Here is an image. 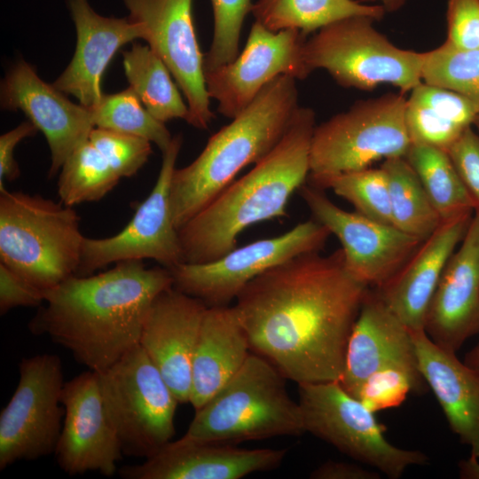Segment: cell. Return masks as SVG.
Instances as JSON below:
<instances>
[{"instance_id":"484cf974","label":"cell","mask_w":479,"mask_h":479,"mask_svg":"<svg viewBox=\"0 0 479 479\" xmlns=\"http://www.w3.org/2000/svg\"><path fill=\"white\" fill-rule=\"evenodd\" d=\"M233 305L208 307L192 361L189 404L200 408L243 366L251 353Z\"/></svg>"},{"instance_id":"52a82bcc","label":"cell","mask_w":479,"mask_h":479,"mask_svg":"<svg viewBox=\"0 0 479 479\" xmlns=\"http://www.w3.org/2000/svg\"><path fill=\"white\" fill-rule=\"evenodd\" d=\"M407 98L388 93L359 101L316 125L310 148L309 185L322 189L330 178L369 168L377 161L404 157L411 144Z\"/></svg>"},{"instance_id":"ba28073f","label":"cell","mask_w":479,"mask_h":479,"mask_svg":"<svg viewBox=\"0 0 479 479\" xmlns=\"http://www.w3.org/2000/svg\"><path fill=\"white\" fill-rule=\"evenodd\" d=\"M373 21L353 16L318 30L302 49L310 72L325 69L340 85L363 90L387 83L404 93L419 85L423 52L398 48L374 28Z\"/></svg>"},{"instance_id":"ffe728a7","label":"cell","mask_w":479,"mask_h":479,"mask_svg":"<svg viewBox=\"0 0 479 479\" xmlns=\"http://www.w3.org/2000/svg\"><path fill=\"white\" fill-rule=\"evenodd\" d=\"M208 306L171 287L152 302L139 345L180 404L189 403L192 361Z\"/></svg>"},{"instance_id":"7bdbcfd3","label":"cell","mask_w":479,"mask_h":479,"mask_svg":"<svg viewBox=\"0 0 479 479\" xmlns=\"http://www.w3.org/2000/svg\"><path fill=\"white\" fill-rule=\"evenodd\" d=\"M380 474L349 462L329 460L310 474L314 479H378Z\"/></svg>"},{"instance_id":"9a60e30c","label":"cell","mask_w":479,"mask_h":479,"mask_svg":"<svg viewBox=\"0 0 479 479\" xmlns=\"http://www.w3.org/2000/svg\"><path fill=\"white\" fill-rule=\"evenodd\" d=\"M129 18L140 24L144 40L161 59L189 109L186 120L200 130L208 128L210 109L200 51L192 19V0H123Z\"/></svg>"},{"instance_id":"f1b7e54d","label":"cell","mask_w":479,"mask_h":479,"mask_svg":"<svg viewBox=\"0 0 479 479\" xmlns=\"http://www.w3.org/2000/svg\"><path fill=\"white\" fill-rule=\"evenodd\" d=\"M122 64L130 87L156 120L163 123L173 119L187 120L188 106L170 71L148 44L134 43L123 52Z\"/></svg>"},{"instance_id":"ee69618b","label":"cell","mask_w":479,"mask_h":479,"mask_svg":"<svg viewBox=\"0 0 479 479\" xmlns=\"http://www.w3.org/2000/svg\"><path fill=\"white\" fill-rule=\"evenodd\" d=\"M478 458L470 455L469 458L459 462V477L463 479H479Z\"/></svg>"},{"instance_id":"3957f363","label":"cell","mask_w":479,"mask_h":479,"mask_svg":"<svg viewBox=\"0 0 479 479\" xmlns=\"http://www.w3.org/2000/svg\"><path fill=\"white\" fill-rule=\"evenodd\" d=\"M315 126L314 111L299 106L277 145L178 230L183 263L215 261L236 247L245 229L286 216L308 178Z\"/></svg>"},{"instance_id":"5bb4252c","label":"cell","mask_w":479,"mask_h":479,"mask_svg":"<svg viewBox=\"0 0 479 479\" xmlns=\"http://www.w3.org/2000/svg\"><path fill=\"white\" fill-rule=\"evenodd\" d=\"M298 191L313 218L339 240L348 271L370 287L391 279L423 242L392 224L342 209L322 189L303 184Z\"/></svg>"},{"instance_id":"74e56055","label":"cell","mask_w":479,"mask_h":479,"mask_svg":"<svg viewBox=\"0 0 479 479\" xmlns=\"http://www.w3.org/2000/svg\"><path fill=\"white\" fill-rule=\"evenodd\" d=\"M424 390L408 373L390 369L367 378L356 398L373 412H378L401 404L411 392Z\"/></svg>"},{"instance_id":"d4e9b609","label":"cell","mask_w":479,"mask_h":479,"mask_svg":"<svg viewBox=\"0 0 479 479\" xmlns=\"http://www.w3.org/2000/svg\"><path fill=\"white\" fill-rule=\"evenodd\" d=\"M419 368L449 426L479 459V375L444 349L424 330L412 332Z\"/></svg>"},{"instance_id":"44dd1931","label":"cell","mask_w":479,"mask_h":479,"mask_svg":"<svg viewBox=\"0 0 479 479\" xmlns=\"http://www.w3.org/2000/svg\"><path fill=\"white\" fill-rule=\"evenodd\" d=\"M287 449H245L184 438L170 441L140 464L124 466V479H240L278 467Z\"/></svg>"},{"instance_id":"7c38bea8","label":"cell","mask_w":479,"mask_h":479,"mask_svg":"<svg viewBox=\"0 0 479 479\" xmlns=\"http://www.w3.org/2000/svg\"><path fill=\"white\" fill-rule=\"evenodd\" d=\"M330 235L326 227L310 219L279 236L235 247L215 261L182 263L169 269L173 287L208 307L228 306L252 279L293 257L320 251Z\"/></svg>"},{"instance_id":"4dcf8cb0","label":"cell","mask_w":479,"mask_h":479,"mask_svg":"<svg viewBox=\"0 0 479 479\" xmlns=\"http://www.w3.org/2000/svg\"><path fill=\"white\" fill-rule=\"evenodd\" d=\"M381 168L388 180L392 225L424 241L442 221L417 174L404 157L386 159Z\"/></svg>"},{"instance_id":"8992f818","label":"cell","mask_w":479,"mask_h":479,"mask_svg":"<svg viewBox=\"0 0 479 479\" xmlns=\"http://www.w3.org/2000/svg\"><path fill=\"white\" fill-rule=\"evenodd\" d=\"M303 433L301 408L287 393L286 377L251 352L240 371L195 410L183 437L238 444Z\"/></svg>"},{"instance_id":"8d00e7d4","label":"cell","mask_w":479,"mask_h":479,"mask_svg":"<svg viewBox=\"0 0 479 479\" xmlns=\"http://www.w3.org/2000/svg\"><path fill=\"white\" fill-rule=\"evenodd\" d=\"M89 139L121 178L136 175L152 153L149 140L112 130L95 127Z\"/></svg>"},{"instance_id":"cb8c5ba5","label":"cell","mask_w":479,"mask_h":479,"mask_svg":"<svg viewBox=\"0 0 479 479\" xmlns=\"http://www.w3.org/2000/svg\"><path fill=\"white\" fill-rule=\"evenodd\" d=\"M472 217L470 213L442 222L391 279L374 288L411 332L424 330L443 271L463 240Z\"/></svg>"},{"instance_id":"5b68a950","label":"cell","mask_w":479,"mask_h":479,"mask_svg":"<svg viewBox=\"0 0 479 479\" xmlns=\"http://www.w3.org/2000/svg\"><path fill=\"white\" fill-rule=\"evenodd\" d=\"M84 236L74 207L0 186V263L43 292L76 275Z\"/></svg>"},{"instance_id":"83f0119b","label":"cell","mask_w":479,"mask_h":479,"mask_svg":"<svg viewBox=\"0 0 479 479\" xmlns=\"http://www.w3.org/2000/svg\"><path fill=\"white\" fill-rule=\"evenodd\" d=\"M251 13L255 21L278 32L298 29L306 36L338 20L367 16L381 20L386 11L381 4L367 5L356 0H256Z\"/></svg>"},{"instance_id":"30bf717a","label":"cell","mask_w":479,"mask_h":479,"mask_svg":"<svg viewBox=\"0 0 479 479\" xmlns=\"http://www.w3.org/2000/svg\"><path fill=\"white\" fill-rule=\"evenodd\" d=\"M298 394L305 432L351 459L393 479L411 466L428 463L424 452L389 443L374 412L349 394L339 381L298 384Z\"/></svg>"},{"instance_id":"836d02e7","label":"cell","mask_w":479,"mask_h":479,"mask_svg":"<svg viewBox=\"0 0 479 479\" xmlns=\"http://www.w3.org/2000/svg\"><path fill=\"white\" fill-rule=\"evenodd\" d=\"M421 79L479 100V48L461 49L445 41L423 52Z\"/></svg>"},{"instance_id":"9c48e42d","label":"cell","mask_w":479,"mask_h":479,"mask_svg":"<svg viewBox=\"0 0 479 479\" xmlns=\"http://www.w3.org/2000/svg\"><path fill=\"white\" fill-rule=\"evenodd\" d=\"M98 375L123 455L146 459L172 440L180 403L140 345Z\"/></svg>"},{"instance_id":"f546056e","label":"cell","mask_w":479,"mask_h":479,"mask_svg":"<svg viewBox=\"0 0 479 479\" xmlns=\"http://www.w3.org/2000/svg\"><path fill=\"white\" fill-rule=\"evenodd\" d=\"M404 158L442 222L473 213L469 195L445 150L412 143Z\"/></svg>"},{"instance_id":"bcb514c9","label":"cell","mask_w":479,"mask_h":479,"mask_svg":"<svg viewBox=\"0 0 479 479\" xmlns=\"http://www.w3.org/2000/svg\"><path fill=\"white\" fill-rule=\"evenodd\" d=\"M387 12H397L401 9L406 0H376Z\"/></svg>"},{"instance_id":"7a4b0ae2","label":"cell","mask_w":479,"mask_h":479,"mask_svg":"<svg viewBox=\"0 0 479 479\" xmlns=\"http://www.w3.org/2000/svg\"><path fill=\"white\" fill-rule=\"evenodd\" d=\"M171 287L169 269L146 268L141 260L119 262L98 274L74 275L43 292L45 305L28 329L100 373L139 345L152 302Z\"/></svg>"},{"instance_id":"d6a6232c","label":"cell","mask_w":479,"mask_h":479,"mask_svg":"<svg viewBox=\"0 0 479 479\" xmlns=\"http://www.w3.org/2000/svg\"><path fill=\"white\" fill-rule=\"evenodd\" d=\"M95 127L141 137L155 144L163 153L173 137L165 123L156 120L129 87L114 94H104L89 107Z\"/></svg>"},{"instance_id":"277c9868","label":"cell","mask_w":479,"mask_h":479,"mask_svg":"<svg viewBox=\"0 0 479 479\" xmlns=\"http://www.w3.org/2000/svg\"><path fill=\"white\" fill-rule=\"evenodd\" d=\"M296 79L271 81L232 121L212 135L199 156L173 171L170 203L177 231L279 142L299 107Z\"/></svg>"},{"instance_id":"f35d334b","label":"cell","mask_w":479,"mask_h":479,"mask_svg":"<svg viewBox=\"0 0 479 479\" xmlns=\"http://www.w3.org/2000/svg\"><path fill=\"white\" fill-rule=\"evenodd\" d=\"M447 153L479 213V135L471 127L449 147Z\"/></svg>"},{"instance_id":"d6986e66","label":"cell","mask_w":479,"mask_h":479,"mask_svg":"<svg viewBox=\"0 0 479 479\" xmlns=\"http://www.w3.org/2000/svg\"><path fill=\"white\" fill-rule=\"evenodd\" d=\"M390 369L408 373L423 389L428 386L419 368L412 332L371 287L350 333L339 383L356 397L367 378Z\"/></svg>"},{"instance_id":"ac0fdd59","label":"cell","mask_w":479,"mask_h":479,"mask_svg":"<svg viewBox=\"0 0 479 479\" xmlns=\"http://www.w3.org/2000/svg\"><path fill=\"white\" fill-rule=\"evenodd\" d=\"M35 68L20 59L1 82V107L22 111L44 135L51 151L49 177L61 169L70 153L95 128L89 107L75 104Z\"/></svg>"},{"instance_id":"603a6c76","label":"cell","mask_w":479,"mask_h":479,"mask_svg":"<svg viewBox=\"0 0 479 479\" xmlns=\"http://www.w3.org/2000/svg\"><path fill=\"white\" fill-rule=\"evenodd\" d=\"M67 3L76 30V47L70 63L51 84L90 107L104 95L101 77L113 56L122 45L144 39V29L129 17L99 15L88 0Z\"/></svg>"},{"instance_id":"f6af8a7d","label":"cell","mask_w":479,"mask_h":479,"mask_svg":"<svg viewBox=\"0 0 479 479\" xmlns=\"http://www.w3.org/2000/svg\"><path fill=\"white\" fill-rule=\"evenodd\" d=\"M463 362L479 375V343L466 354Z\"/></svg>"},{"instance_id":"b9f144b4","label":"cell","mask_w":479,"mask_h":479,"mask_svg":"<svg viewBox=\"0 0 479 479\" xmlns=\"http://www.w3.org/2000/svg\"><path fill=\"white\" fill-rule=\"evenodd\" d=\"M38 129L29 121L24 122L0 137V186L5 180L20 177L19 165L14 159V149L24 138L36 134Z\"/></svg>"},{"instance_id":"8fae6325","label":"cell","mask_w":479,"mask_h":479,"mask_svg":"<svg viewBox=\"0 0 479 479\" xmlns=\"http://www.w3.org/2000/svg\"><path fill=\"white\" fill-rule=\"evenodd\" d=\"M13 395L0 413V470L54 454L61 433L65 385L56 354L24 357Z\"/></svg>"},{"instance_id":"d590c367","label":"cell","mask_w":479,"mask_h":479,"mask_svg":"<svg viewBox=\"0 0 479 479\" xmlns=\"http://www.w3.org/2000/svg\"><path fill=\"white\" fill-rule=\"evenodd\" d=\"M214 33L208 51L204 54V72L233 61L239 55L241 28L251 12V0H211Z\"/></svg>"},{"instance_id":"2e32d148","label":"cell","mask_w":479,"mask_h":479,"mask_svg":"<svg viewBox=\"0 0 479 479\" xmlns=\"http://www.w3.org/2000/svg\"><path fill=\"white\" fill-rule=\"evenodd\" d=\"M306 37L298 29L273 32L255 21L237 58L204 72L208 96L217 101L218 113L233 119L279 75L306 78L311 73L302 54Z\"/></svg>"},{"instance_id":"e575fe53","label":"cell","mask_w":479,"mask_h":479,"mask_svg":"<svg viewBox=\"0 0 479 479\" xmlns=\"http://www.w3.org/2000/svg\"><path fill=\"white\" fill-rule=\"evenodd\" d=\"M324 189L333 190L348 200L357 212L392 224L388 180L381 168H366L335 176L324 184Z\"/></svg>"},{"instance_id":"60d3db41","label":"cell","mask_w":479,"mask_h":479,"mask_svg":"<svg viewBox=\"0 0 479 479\" xmlns=\"http://www.w3.org/2000/svg\"><path fill=\"white\" fill-rule=\"evenodd\" d=\"M44 302L43 292L0 263V314L17 307H36Z\"/></svg>"},{"instance_id":"ab89813d","label":"cell","mask_w":479,"mask_h":479,"mask_svg":"<svg viewBox=\"0 0 479 479\" xmlns=\"http://www.w3.org/2000/svg\"><path fill=\"white\" fill-rule=\"evenodd\" d=\"M446 42L461 49L479 48V0H448Z\"/></svg>"},{"instance_id":"1f68e13d","label":"cell","mask_w":479,"mask_h":479,"mask_svg":"<svg viewBox=\"0 0 479 479\" xmlns=\"http://www.w3.org/2000/svg\"><path fill=\"white\" fill-rule=\"evenodd\" d=\"M120 177L89 137L70 153L60 169L58 194L69 207L97 201L118 184Z\"/></svg>"},{"instance_id":"7dc6e473","label":"cell","mask_w":479,"mask_h":479,"mask_svg":"<svg viewBox=\"0 0 479 479\" xmlns=\"http://www.w3.org/2000/svg\"><path fill=\"white\" fill-rule=\"evenodd\" d=\"M474 124L476 126V128L479 130V114L476 116V118H475V120L474 122Z\"/></svg>"},{"instance_id":"4316f807","label":"cell","mask_w":479,"mask_h":479,"mask_svg":"<svg viewBox=\"0 0 479 479\" xmlns=\"http://www.w3.org/2000/svg\"><path fill=\"white\" fill-rule=\"evenodd\" d=\"M478 114L479 100L423 82L411 90L405 108L412 143L446 152Z\"/></svg>"},{"instance_id":"e0dca14e","label":"cell","mask_w":479,"mask_h":479,"mask_svg":"<svg viewBox=\"0 0 479 479\" xmlns=\"http://www.w3.org/2000/svg\"><path fill=\"white\" fill-rule=\"evenodd\" d=\"M63 426L54 452L69 475L98 472L112 476L123 452L102 398L98 375L89 370L65 382Z\"/></svg>"},{"instance_id":"6da1fadb","label":"cell","mask_w":479,"mask_h":479,"mask_svg":"<svg viewBox=\"0 0 479 479\" xmlns=\"http://www.w3.org/2000/svg\"><path fill=\"white\" fill-rule=\"evenodd\" d=\"M371 287L346 268L341 248L309 252L252 279L233 307L251 351L297 384L339 381L348 342Z\"/></svg>"},{"instance_id":"7402d4cb","label":"cell","mask_w":479,"mask_h":479,"mask_svg":"<svg viewBox=\"0 0 479 479\" xmlns=\"http://www.w3.org/2000/svg\"><path fill=\"white\" fill-rule=\"evenodd\" d=\"M424 331L436 345L455 353L479 334V213L445 265Z\"/></svg>"},{"instance_id":"4fadbf2b","label":"cell","mask_w":479,"mask_h":479,"mask_svg":"<svg viewBox=\"0 0 479 479\" xmlns=\"http://www.w3.org/2000/svg\"><path fill=\"white\" fill-rule=\"evenodd\" d=\"M182 144V134L173 137L162 153L154 186L121 232L108 238H84L77 276L129 260L153 259L168 269L183 263L170 203V182Z\"/></svg>"}]
</instances>
